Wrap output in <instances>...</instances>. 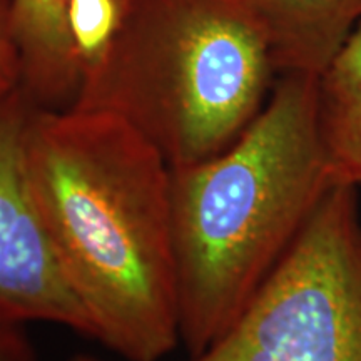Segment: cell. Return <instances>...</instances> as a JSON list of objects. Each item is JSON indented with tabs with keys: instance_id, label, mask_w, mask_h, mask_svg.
I'll return each instance as SVG.
<instances>
[{
	"instance_id": "obj_1",
	"label": "cell",
	"mask_w": 361,
	"mask_h": 361,
	"mask_svg": "<svg viewBox=\"0 0 361 361\" xmlns=\"http://www.w3.org/2000/svg\"><path fill=\"white\" fill-rule=\"evenodd\" d=\"M24 162L30 192L94 340L128 361L179 343L171 168L121 117L34 107Z\"/></svg>"
},
{
	"instance_id": "obj_2",
	"label": "cell",
	"mask_w": 361,
	"mask_h": 361,
	"mask_svg": "<svg viewBox=\"0 0 361 361\" xmlns=\"http://www.w3.org/2000/svg\"><path fill=\"white\" fill-rule=\"evenodd\" d=\"M316 75L281 74L221 154L171 168L179 341L189 356L231 328L329 189Z\"/></svg>"
},
{
	"instance_id": "obj_3",
	"label": "cell",
	"mask_w": 361,
	"mask_h": 361,
	"mask_svg": "<svg viewBox=\"0 0 361 361\" xmlns=\"http://www.w3.org/2000/svg\"><path fill=\"white\" fill-rule=\"evenodd\" d=\"M276 78L250 0H121L116 32L72 107L121 117L180 168L231 146Z\"/></svg>"
},
{
	"instance_id": "obj_4",
	"label": "cell",
	"mask_w": 361,
	"mask_h": 361,
	"mask_svg": "<svg viewBox=\"0 0 361 361\" xmlns=\"http://www.w3.org/2000/svg\"><path fill=\"white\" fill-rule=\"evenodd\" d=\"M356 189L324 194L231 328L188 361H361Z\"/></svg>"
},
{
	"instance_id": "obj_5",
	"label": "cell",
	"mask_w": 361,
	"mask_h": 361,
	"mask_svg": "<svg viewBox=\"0 0 361 361\" xmlns=\"http://www.w3.org/2000/svg\"><path fill=\"white\" fill-rule=\"evenodd\" d=\"M34 107L20 89L0 99V318L61 324L94 340L27 180L24 137Z\"/></svg>"
},
{
	"instance_id": "obj_6",
	"label": "cell",
	"mask_w": 361,
	"mask_h": 361,
	"mask_svg": "<svg viewBox=\"0 0 361 361\" xmlns=\"http://www.w3.org/2000/svg\"><path fill=\"white\" fill-rule=\"evenodd\" d=\"M276 74L318 78L361 24V0H250Z\"/></svg>"
},
{
	"instance_id": "obj_7",
	"label": "cell",
	"mask_w": 361,
	"mask_h": 361,
	"mask_svg": "<svg viewBox=\"0 0 361 361\" xmlns=\"http://www.w3.org/2000/svg\"><path fill=\"white\" fill-rule=\"evenodd\" d=\"M20 61V90L39 109H71L82 62L67 27V0H12Z\"/></svg>"
},
{
	"instance_id": "obj_8",
	"label": "cell",
	"mask_w": 361,
	"mask_h": 361,
	"mask_svg": "<svg viewBox=\"0 0 361 361\" xmlns=\"http://www.w3.org/2000/svg\"><path fill=\"white\" fill-rule=\"evenodd\" d=\"M316 101L333 178L361 186V24L316 79Z\"/></svg>"
},
{
	"instance_id": "obj_9",
	"label": "cell",
	"mask_w": 361,
	"mask_h": 361,
	"mask_svg": "<svg viewBox=\"0 0 361 361\" xmlns=\"http://www.w3.org/2000/svg\"><path fill=\"white\" fill-rule=\"evenodd\" d=\"M119 19L121 0H67V27L84 69L111 42Z\"/></svg>"
},
{
	"instance_id": "obj_10",
	"label": "cell",
	"mask_w": 361,
	"mask_h": 361,
	"mask_svg": "<svg viewBox=\"0 0 361 361\" xmlns=\"http://www.w3.org/2000/svg\"><path fill=\"white\" fill-rule=\"evenodd\" d=\"M20 87V61L12 20V0H0V99Z\"/></svg>"
},
{
	"instance_id": "obj_11",
	"label": "cell",
	"mask_w": 361,
	"mask_h": 361,
	"mask_svg": "<svg viewBox=\"0 0 361 361\" xmlns=\"http://www.w3.org/2000/svg\"><path fill=\"white\" fill-rule=\"evenodd\" d=\"M22 324L0 318V361H37Z\"/></svg>"
},
{
	"instance_id": "obj_12",
	"label": "cell",
	"mask_w": 361,
	"mask_h": 361,
	"mask_svg": "<svg viewBox=\"0 0 361 361\" xmlns=\"http://www.w3.org/2000/svg\"><path fill=\"white\" fill-rule=\"evenodd\" d=\"M71 361H101V360L94 358V356H89V355H75Z\"/></svg>"
}]
</instances>
